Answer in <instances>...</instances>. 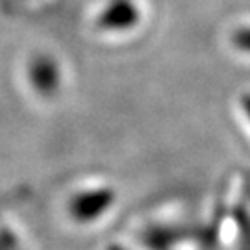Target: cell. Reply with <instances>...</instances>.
<instances>
[{"mask_svg": "<svg viewBox=\"0 0 250 250\" xmlns=\"http://www.w3.org/2000/svg\"><path fill=\"white\" fill-rule=\"evenodd\" d=\"M107 200H109V193L107 191L83 193L82 197L72 200L71 211L74 215H78L80 219H93V217L102 213V204L107 206Z\"/></svg>", "mask_w": 250, "mask_h": 250, "instance_id": "obj_1", "label": "cell"}]
</instances>
